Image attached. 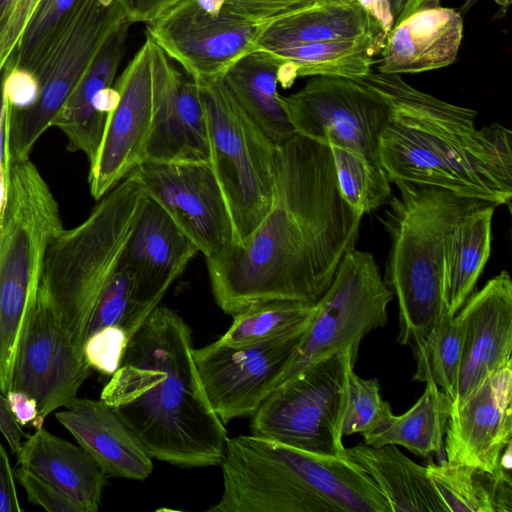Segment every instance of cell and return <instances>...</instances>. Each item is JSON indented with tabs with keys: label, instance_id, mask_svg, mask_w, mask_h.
<instances>
[{
	"label": "cell",
	"instance_id": "obj_37",
	"mask_svg": "<svg viewBox=\"0 0 512 512\" xmlns=\"http://www.w3.org/2000/svg\"><path fill=\"white\" fill-rule=\"evenodd\" d=\"M128 341L129 336L122 326L105 327L87 336L82 353L93 370L111 376L122 363Z\"/></svg>",
	"mask_w": 512,
	"mask_h": 512
},
{
	"label": "cell",
	"instance_id": "obj_28",
	"mask_svg": "<svg viewBox=\"0 0 512 512\" xmlns=\"http://www.w3.org/2000/svg\"><path fill=\"white\" fill-rule=\"evenodd\" d=\"M259 51L276 64L278 84L287 89L299 77L362 78L371 72L380 47L374 36H365Z\"/></svg>",
	"mask_w": 512,
	"mask_h": 512
},
{
	"label": "cell",
	"instance_id": "obj_15",
	"mask_svg": "<svg viewBox=\"0 0 512 512\" xmlns=\"http://www.w3.org/2000/svg\"><path fill=\"white\" fill-rule=\"evenodd\" d=\"M155 42L145 40L129 61L114 87L120 100L108 115L100 146L89 164L90 193L100 200L143 162L155 106Z\"/></svg>",
	"mask_w": 512,
	"mask_h": 512
},
{
	"label": "cell",
	"instance_id": "obj_36",
	"mask_svg": "<svg viewBox=\"0 0 512 512\" xmlns=\"http://www.w3.org/2000/svg\"><path fill=\"white\" fill-rule=\"evenodd\" d=\"M132 296V279L120 259L97 301L87 336L105 327L122 326L130 309Z\"/></svg>",
	"mask_w": 512,
	"mask_h": 512
},
{
	"label": "cell",
	"instance_id": "obj_34",
	"mask_svg": "<svg viewBox=\"0 0 512 512\" xmlns=\"http://www.w3.org/2000/svg\"><path fill=\"white\" fill-rule=\"evenodd\" d=\"M342 198L364 215L387 203L391 182L380 165L351 150L329 146Z\"/></svg>",
	"mask_w": 512,
	"mask_h": 512
},
{
	"label": "cell",
	"instance_id": "obj_22",
	"mask_svg": "<svg viewBox=\"0 0 512 512\" xmlns=\"http://www.w3.org/2000/svg\"><path fill=\"white\" fill-rule=\"evenodd\" d=\"M55 418L108 478L144 480L152 473V458L115 409L103 400L76 398L56 412Z\"/></svg>",
	"mask_w": 512,
	"mask_h": 512
},
{
	"label": "cell",
	"instance_id": "obj_46",
	"mask_svg": "<svg viewBox=\"0 0 512 512\" xmlns=\"http://www.w3.org/2000/svg\"><path fill=\"white\" fill-rule=\"evenodd\" d=\"M167 0H123L132 23H145Z\"/></svg>",
	"mask_w": 512,
	"mask_h": 512
},
{
	"label": "cell",
	"instance_id": "obj_23",
	"mask_svg": "<svg viewBox=\"0 0 512 512\" xmlns=\"http://www.w3.org/2000/svg\"><path fill=\"white\" fill-rule=\"evenodd\" d=\"M16 456L20 466L55 486L84 512L99 510L108 477L79 444L42 427L28 437Z\"/></svg>",
	"mask_w": 512,
	"mask_h": 512
},
{
	"label": "cell",
	"instance_id": "obj_42",
	"mask_svg": "<svg viewBox=\"0 0 512 512\" xmlns=\"http://www.w3.org/2000/svg\"><path fill=\"white\" fill-rule=\"evenodd\" d=\"M5 397L20 426L31 424L36 430L43 427L44 419L39 416L37 403L31 396L22 391L8 390Z\"/></svg>",
	"mask_w": 512,
	"mask_h": 512
},
{
	"label": "cell",
	"instance_id": "obj_49",
	"mask_svg": "<svg viewBox=\"0 0 512 512\" xmlns=\"http://www.w3.org/2000/svg\"><path fill=\"white\" fill-rule=\"evenodd\" d=\"M345 1H352V0H345Z\"/></svg>",
	"mask_w": 512,
	"mask_h": 512
},
{
	"label": "cell",
	"instance_id": "obj_11",
	"mask_svg": "<svg viewBox=\"0 0 512 512\" xmlns=\"http://www.w3.org/2000/svg\"><path fill=\"white\" fill-rule=\"evenodd\" d=\"M280 103L295 133L351 150L381 166L378 142L388 107L360 82L312 77L296 93L280 95Z\"/></svg>",
	"mask_w": 512,
	"mask_h": 512
},
{
	"label": "cell",
	"instance_id": "obj_8",
	"mask_svg": "<svg viewBox=\"0 0 512 512\" xmlns=\"http://www.w3.org/2000/svg\"><path fill=\"white\" fill-rule=\"evenodd\" d=\"M203 108L209 164L241 244L268 213L275 180L276 144L240 107L223 78H193Z\"/></svg>",
	"mask_w": 512,
	"mask_h": 512
},
{
	"label": "cell",
	"instance_id": "obj_19",
	"mask_svg": "<svg viewBox=\"0 0 512 512\" xmlns=\"http://www.w3.org/2000/svg\"><path fill=\"white\" fill-rule=\"evenodd\" d=\"M155 106L143 161L208 162L209 145L196 83L156 43Z\"/></svg>",
	"mask_w": 512,
	"mask_h": 512
},
{
	"label": "cell",
	"instance_id": "obj_44",
	"mask_svg": "<svg viewBox=\"0 0 512 512\" xmlns=\"http://www.w3.org/2000/svg\"><path fill=\"white\" fill-rule=\"evenodd\" d=\"M9 163L7 151V104L3 94V79L0 77V229L8 191Z\"/></svg>",
	"mask_w": 512,
	"mask_h": 512
},
{
	"label": "cell",
	"instance_id": "obj_6",
	"mask_svg": "<svg viewBox=\"0 0 512 512\" xmlns=\"http://www.w3.org/2000/svg\"><path fill=\"white\" fill-rule=\"evenodd\" d=\"M146 195L124 178L79 225L62 229L44 257L37 297L82 351L97 301L116 270Z\"/></svg>",
	"mask_w": 512,
	"mask_h": 512
},
{
	"label": "cell",
	"instance_id": "obj_48",
	"mask_svg": "<svg viewBox=\"0 0 512 512\" xmlns=\"http://www.w3.org/2000/svg\"><path fill=\"white\" fill-rule=\"evenodd\" d=\"M8 0H0V9H2L3 5L6 4Z\"/></svg>",
	"mask_w": 512,
	"mask_h": 512
},
{
	"label": "cell",
	"instance_id": "obj_2",
	"mask_svg": "<svg viewBox=\"0 0 512 512\" xmlns=\"http://www.w3.org/2000/svg\"><path fill=\"white\" fill-rule=\"evenodd\" d=\"M192 344L185 320L159 304L130 337L100 399L152 459L185 468L217 466L227 430L203 388Z\"/></svg>",
	"mask_w": 512,
	"mask_h": 512
},
{
	"label": "cell",
	"instance_id": "obj_10",
	"mask_svg": "<svg viewBox=\"0 0 512 512\" xmlns=\"http://www.w3.org/2000/svg\"><path fill=\"white\" fill-rule=\"evenodd\" d=\"M393 298L373 255L355 247L349 250L316 302L311 323L279 385L323 358L347 350L358 354L363 337L386 325Z\"/></svg>",
	"mask_w": 512,
	"mask_h": 512
},
{
	"label": "cell",
	"instance_id": "obj_21",
	"mask_svg": "<svg viewBox=\"0 0 512 512\" xmlns=\"http://www.w3.org/2000/svg\"><path fill=\"white\" fill-rule=\"evenodd\" d=\"M463 38L461 14L440 2L428 1L386 35L378 72L415 74L451 65Z\"/></svg>",
	"mask_w": 512,
	"mask_h": 512
},
{
	"label": "cell",
	"instance_id": "obj_31",
	"mask_svg": "<svg viewBox=\"0 0 512 512\" xmlns=\"http://www.w3.org/2000/svg\"><path fill=\"white\" fill-rule=\"evenodd\" d=\"M452 402L433 382H425V390L404 414L392 415L375 431L363 436L370 446L400 445L420 457L432 453L444 455V435Z\"/></svg>",
	"mask_w": 512,
	"mask_h": 512
},
{
	"label": "cell",
	"instance_id": "obj_45",
	"mask_svg": "<svg viewBox=\"0 0 512 512\" xmlns=\"http://www.w3.org/2000/svg\"><path fill=\"white\" fill-rule=\"evenodd\" d=\"M0 433L8 443L11 452L15 455L22 448V439L25 436L21 426L11 413L6 397L0 392Z\"/></svg>",
	"mask_w": 512,
	"mask_h": 512
},
{
	"label": "cell",
	"instance_id": "obj_5",
	"mask_svg": "<svg viewBox=\"0 0 512 512\" xmlns=\"http://www.w3.org/2000/svg\"><path fill=\"white\" fill-rule=\"evenodd\" d=\"M394 184L398 194L391 196L381 218L390 238L384 282L397 298V341L412 349L446 310L443 276L448 235L459 217L482 200L436 186Z\"/></svg>",
	"mask_w": 512,
	"mask_h": 512
},
{
	"label": "cell",
	"instance_id": "obj_12",
	"mask_svg": "<svg viewBox=\"0 0 512 512\" xmlns=\"http://www.w3.org/2000/svg\"><path fill=\"white\" fill-rule=\"evenodd\" d=\"M146 34L191 78H218L258 50L265 25L210 14L192 0H168L145 22Z\"/></svg>",
	"mask_w": 512,
	"mask_h": 512
},
{
	"label": "cell",
	"instance_id": "obj_38",
	"mask_svg": "<svg viewBox=\"0 0 512 512\" xmlns=\"http://www.w3.org/2000/svg\"><path fill=\"white\" fill-rule=\"evenodd\" d=\"M309 0H224L220 13L253 25H266Z\"/></svg>",
	"mask_w": 512,
	"mask_h": 512
},
{
	"label": "cell",
	"instance_id": "obj_24",
	"mask_svg": "<svg viewBox=\"0 0 512 512\" xmlns=\"http://www.w3.org/2000/svg\"><path fill=\"white\" fill-rule=\"evenodd\" d=\"M365 36L376 38V31L356 0H309L266 24L258 50Z\"/></svg>",
	"mask_w": 512,
	"mask_h": 512
},
{
	"label": "cell",
	"instance_id": "obj_25",
	"mask_svg": "<svg viewBox=\"0 0 512 512\" xmlns=\"http://www.w3.org/2000/svg\"><path fill=\"white\" fill-rule=\"evenodd\" d=\"M131 24L130 21L123 23L112 34L51 124L66 136L68 150L84 153L89 164L97 154L106 124V120L93 110L92 100L100 90L112 86L124 56Z\"/></svg>",
	"mask_w": 512,
	"mask_h": 512
},
{
	"label": "cell",
	"instance_id": "obj_18",
	"mask_svg": "<svg viewBox=\"0 0 512 512\" xmlns=\"http://www.w3.org/2000/svg\"><path fill=\"white\" fill-rule=\"evenodd\" d=\"M512 364L502 365L472 393L451 404L444 455L451 464L490 473L512 440Z\"/></svg>",
	"mask_w": 512,
	"mask_h": 512
},
{
	"label": "cell",
	"instance_id": "obj_7",
	"mask_svg": "<svg viewBox=\"0 0 512 512\" xmlns=\"http://www.w3.org/2000/svg\"><path fill=\"white\" fill-rule=\"evenodd\" d=\"M59 206L30 158L9 163L0 229V392L9 389L18 343L32 310L46 250L63 229Z\"/></svg>",
	"mask_w": 512,
	"mask_h": 512
},
{
	"label": "cell",
	"instance_id": "obj_14",
	"mask_svg": "<svg viewBox=\"0 0 512 512\" xmlns=\"http://www.w3.org/2000/svg\"><path fill=\"white\" fill-rule=\"evenodd\" d=\"M127 177L212 257L234 243L231 218L208 162L143 161Z\"/></svg>",
	"mask_w": 512,
	"mask_h": 512
},
{
	"label": "cell",
	"instance_id": "obj_41",
	"mask_svg": "<svg viewBox=\"0 0 512 512\" xmlns=\"http://www.w3.org/2000/svg\"><path fill=\"white\" fill-rule=\"evenodd\" d=\"M3 94L10 110L29 108L39 94L38 80L32 72L14 67L3 78Z\"/></svg>",
	"mask_w": 512,
	"mask_h": 512
},
{
	"label": "cell",
	"instance_id": "obj_27",
	"mask_svg": "<svg viewBox=\"0 0 512 512\" xmlns=\"http://www.w3.org/2000/svg\"><path fill=\"white\" fill-rule=\"evenodd\" d=\"M496 205L482 201L463 213L452 227L445 247L443 300L455 316L472 294L491 252Z\"/></svg>",
	"mask_w": 512,
	"mask_h": 512
},
{
	"label": "cell",
	"instance_id": "obj_3",
	"mask_svg": "<svg viewBox=\"0 0 512 512\" xmlns=\"http://www.w3.org/2000/svg\"><path fill=\"white\" fill-rule=\"evenodd\" d=\"M387 105L378 156L389 181L444 188L511 208L512 132L499 123L477 129V112L408 83L401 75L356 79Z\"/></svg>",
	"mask_w": 512,
	"mask_h": 512
},
{
	"label": "cell",
	"instance_id": "obj_35",
	"mask_svg": "<svg viewBox=\"0 0 512 512\" xmlns=\"http://www.w3.org/2000/svg\"><path fill=\"white\" fill-rule=\"evenodd\" d=\"M353 368L348 370V397L342 433L365 436L384 425L393 411L389 402L380 396L378 379H363Z\"/></svg>",
	"mask_w": 512,
	"mask_h": 512
},
{
	"label": "cell",
	"instance_id": "obj_47",
	"mask_svg": "<svg viewBox=\"0 0 512 512\" xmlns=\"http://www.w3.org/2000/svg\"><path fill=\"white\" fill-rule=\"evenodd\" d=\"M428 1H435V2H440L441 0H419V7L425 3V2H428ZM477 0H467L466 3L462 6L461 8V11L459 12L460 14L461 13H466L476 2ZM418 7V8H419Z\"/></svg>",
	"mask_w": 512,
	"mask_h": 512
},
{
	"label": "cell",
	"instance_id": "obj_33",
	"mask_svg": "<svg viewBox=\"0 0 512 512\" xmlns=\"http://www.w3.org/2000/svg\"><path fill=\"white\" fill-rule=\"evenodd\" d=\"M412 351L416 361L413 380L435 383L454 402L462 351L461 329L456 316L445 310Z\"/></svg>",
	"mask_w": 512,
	"mask_h": 512
},
{
	"label": "cell",
	"instance_id": "obj_43",
	"mask_svg": "<svg viewBox=\"0 0 512 512\" xmlns=\"http://www.w3.org/2000/svg\"><path fill=\"white\" fill-rule=\"evenodd\" d=\"M15 475L7 451L0 443V512H21Z\"/></svg>",
	"mask_w": 512,
	"mask_h": 512
},
{
	"label": "cell",
	"instance_id": "obj_17",
	"mask_svg": "<svg viewBox=\"0 0 512 512\" xmlns=\"http://www.w3.org/2000/svg\"><path fill=\"white\" fill-rule=\"evenodd\" d=\"M198 253L170 215L146 196L121 257L133 283L131 306L122 324L129 339Z\"/></svg>",
	"mask_w": 512,
	"mask_h": 512
},
{
	"label": "cell",
	"instance_id": "obj_29",
	"mask_svg": "<svg viewBox=\"0 0 512 512\" xmlns=\"http://www.w3.org/2000/svg\"><path fill=\"white\" fill-rule=\"evenodd\" d=\"M222 78L240 107L275 144L295 134L280 103L277 66L263 52L243 57Z\"/></svg>",
	"mask_w": 512,
	"mask_h": 512
},
{
	"label": "cell",
	"instance_id": "obj_16",
	"mask_svg": "<svg viewBox=\"0 0 512 512\" xmlns=\"http://www.w3.org/2000/svg\"><path fill=\"white\" fill-rule=\"evenodd\" d=\"M93 369L37 297L16 350L8 390L22 391L37 403L45 420L77 397Z\"/></svg>",
	"mask_w": 512,
	"mask_h": 512
},
{
	"label": "cell",
	"instance_id": "obj_13",
	"mask_svg": "<svg viewBox=\"0 0 512 512\" xmlns=\"http://www.w3.org/2000/svg\"><path fill=\"white\" fill-rule=\"evenodd\" d=\"M303 334L236 347L215 341L194 349L203 388L223 424L257 411L281 383Z\"/></svg>",
	"mask_w": 512,
	"mask_h": 512
},
{
	"label": "cell",
	"instance_id": "obj_1",
	"mask_svg": "<svg viewBox=\"0 0 512 512\" xmlns=\"http://www.w3.org/2000/svg\"><path fill=\"white\" fill-rule=\"evenodd\" d=\"M362 216L339 191L328 145L297 133L276 144L270 209L241 244L205 258L217 305L229 315L271 300L316 303Z\"/></svg>",
	"mask_w": 512,
	"mask_h": 512
},
{
	"label": "cell",
	"instance_id": "obj_26",
	"mask_svg": "<svg viewBox=\"0 0 512 512\" xmlns=\"http://www.w3.org/2000/svg\"><path fill=\"white\" fill-rule=\"evenodd\" d=\"M346 452L377 485L392 512H448L426 466L405 456L396 445L374 447L363 442Z\"/></svg>",
	"mask_w": 512,
	"mask_h": 512
},
{
	"label": "cell",
	"instance_id": "obj_4",
	"mask_svg": "<svg viewBox=\"0 0 512 512\" xmlns=\"http://www.w3.org/2000/svg\"><path fill=\"white\" fill-rule=\"evenodd\" d=\"M223 493L211 512H392L349 456L317 454L260 435L228 438Z\"/></svg>",
	"mask_w": 512,
	"mask_h": 512
},
{
	"label": "cell",
	"instance_id": "obj_9",
	"mask_svg": "<svg viewBox=\"0 0 512 512\" xmlns=\"http://www.w3.org/2000/svg\"><path fill=\"white\" fill-rule=\"evenodd\" d=\"M351 350L314 362L276 387L252 415L251 430L305 451L348 456L343 421Z\"/></svg>",
	"mask_w": 512,
	"mask_h": 512
},
{
	"label": "cell",
	"instance_id": "obj_30",
	"mask_svg": "<svg viewBox=\"0 0 512 512\" xmlns=\"http://www.w3.org/2000/svg\"><path fill=\"white\" fill-rule=\"evenodd\" d=\"M428 476L448 512H511V471L490 473L446 459L426 465Z\"/></svg>",
	"mask_w": 512,
	"mask_h": 512
},
{
	"label": "cell",
	"instance_id": "obj_40",
	"mask_svg": "<svg viewBox=\"0 0 512 512\" xmlns=\"http://www.w3.org/2000/svg\"><path fill=\"white\" fill-rule=\"evenodd\" d=\"M371 19L382 48L386 35L419 7V0H356ZM381 51V50H380Z\"/></svg>",
	"mask_w": 512,
	"mask_h": 512
},
{
	"label": "cell",
	"instance_id": "obj_32",
	"mask_svg": "<svg viewBox=\"0 0 512 512\" xmlns=\"http://www.w3.org/2000/svg\"><path fill=\"white\" fill-rule=\"evenodd\" d=\"M316 303L271 300L249 306L233 316L230 328L217 340L227 346L304 333L311 323Z\"/></svg>",
	"mask_w": 512,
	"mask_h": 512
},
{
	"label": "cell",
	"instance_id": "obj_39",
	"mask_svg": "<svg viewBox=\"0 0 512 512\" xmlns=\"http://www.w3.org/2000/svg\"><path fill=\"white\" fill-rule=\"evenodd\" d=\"M14 475L31 504L41 506L48 512H84L66 494L25 467L19 465Z\"/></svg>",
	"mask_w": 512,
	"mask_h": 512
},
{
	"label": "cell",
	"instance_id": "obj_20",
	"mask_svg": "<svg viewBox=\"0 0 512 512\" xmlns=\"http://www.w3.org/2000/svg\"><path fill=\"white\" fill-rule=\"evenodd\" d=\"M461 329L462 351L456 398L458 403L472 393L512 353V281L502 270L455 315Z\"/></svg>",
	"mask_w": 512,
	"mask_h": 512
}]
</instances>
